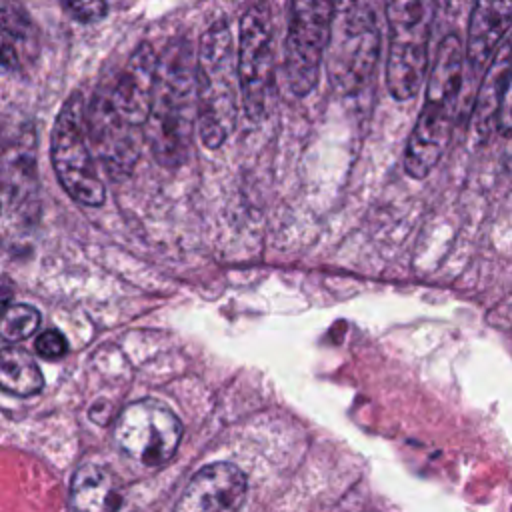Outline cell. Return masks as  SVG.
Returning <instances> with one entry per match:
<instances>
[{"label":"cell","mask_w":512,"mask_h":512,"mask_svg":"<svg viewBox=\"0 0 512 512\" xmlns=\"http://www.w3.org/2000/svg\"><path fill=\"white\" fill-rule=\"evenodd\" d=\"M194 126L198 128L196 58L190 42L178 38L160 54L144 138L160 164L176 168L190 156Z\"/></svg>","instance_id":"cell-1"},{"label":"cell","mask_w":512,"mask_h":512,"mask_svg":"<svg viewBox=\"0 0 512 512\" xmlns=\"http://www.w3.org/2000/svg\"><path fill=\"white\" fill-rule=\"evenodd\" d=\"M238 50L226 20L214 22L200 38L196 54L198 136L218 148L234 132L240 108Z\"/></svg>","instance_id":"cell-2"},{"label":"cell","mask_w":512,"mask_h":512,"mask_svg":"<svg viewBox=\"0 0 512 512\" xmlns=\"http://www.w3.org/2000/svg\"><path fill=\"white\" fill-rule=\"evenodd\" d=\"M376 0H336L328 42V78L336 92L356 94L374 76L380 58Z\"/></svg>","instance_id":"cell-3"},{"label":"cell","mask_w":512,"mask_h":512,"mask_svg":"<svg viewBox=\"0 0 512 512\" xmlns=\"http://www.w3.org/2000/svg\"><path fill=\"white\" fill-rule=\"evenodd\" d=\"M436 0H384L388 22L386 84L396 100L420 90L428 70V42Z\"/></svg>","instance_id":"cell-4"},{"label":"cell","mask_w":512,"mask_h":512,"mask_svg":"<svg viewBox=\"0 0 512 512\" xmlns=\"http://www.w3.org/2000/svg\"><path fill=\"white\" fill-rule=\"evenodd\" d=\"M50 156L56 178L72 200L84 206H100L104 202L106 188L90 152L86 108L80 92L70 94L54 120Z\"/></svg>","instance_id":"cell-5"},{"label":"cell","mask_w":512,"mask_h":512,"mask_svg":"<svg viewBox=\"0 0 512 512\" xmlns=\"http://www.w3.org/2000/svg\"><path fill=\"white\" fill-rule=\"evenodd\" d=\"M336 0H290L284 44V74L296 96H306L320 78Z\"/></svg>","instance_id":"cell-6"},{"label":"cell","mask_w":512,"mask_h":512,"mask_svg":"<svg viewBox=\"0 0 512 512\" xmlns=\"http://www.w3.org/2000/svg\"><path fill=\"white\" fill-rule=\"evenodd\" d=\"M238 30L242 108L248 120L258 122L266 116L274 92V24L268 6L258 2L246 8Z\"/></svg>","instance_id":"cell-7"},{"label":"cell","mask_w":512,"mask_h":512,"mask_svg":"<svg viewBox=\"0 0 512 512\" xmlns=\"http://www.w3.org/2000/svg\"><path fill=\"white\" fill-rule=\"evenodd\" d=\"M112 438L126 456L146 466H160L178 450L182 424L162 402L142 398L122 408L114 422Z\"/></svg>","instance_id":"cell-8"},{"label":"cell","mask_w":512,"mask_h":512,"mask_svg":"<svg viewBox=\"0 0 512 512\" xmlns=\"http://www.w3.org/2000/svg\"><path fill=\"white\" fill-rule=\"evenodd\" d=\"M88 140L108 174L126 176L140 156V128L128 124L100 88L86 110Z\"/></svg>","instance_id":"cell-9"},{"label":"cell","mask_w":512,"mask_h":512,"mask_svg":"<svg viewBox=\"0 0 512 512\" xmlns=\"http://www.w3.org/2000/svg\"><path fill=\"white\" fill-rule=\"evenodd\" d=\"M158 60L160 56H156L154 48L144 42L130 54L128 62L122 70L116 72L114 80L102 86L118 114L134 128L146 126L150 118L158 76Z\"/></svg>","instance_id":"cell-10"},{"label":"cell","mask_w":512,"mask_h":512,"mask_svg":"<svg viewBox=\"0 0 512 512\" xmlns=\"http://www.w3.org/2000/svg\"><path fill=\"white\" fill-rule=\"evenodd\" d=\"M246 488V474L236 464L212 462L194 474L174 512H240Z\"/></svg>","instance_id":"cell-11"},{"label":"cell","mask_w":512,"mask_h":512,"mask_svg":"<svg viewBox=\"0 0 512 512\" xmlns=\"http://www.w3.org/2000/svg\"><path fill=\"white\" fill-rule=\"evenodd\" d=\"M454 108L456 102L424 100L404 152V170L408 176L426 178L438 164L450 140Z\"/></svg>","instance_id":"cell-12"},{"label":"cell","mask_w":512,"mask_h":512,"mask_svg":"<svg viewBox=\"0 0 512 512\" xmlns=\"http://www.w3.org/2000/svg\"><path fill=\"white\" fill-rule=\"evenodd\" d=\"M512 28V0H474L466 60L474 72L486 70Z\"/></svg>","instance_id":"cell-13"},{"label":"cell","mask_w":512,"mask_h":512,"mask_svg":"<svg viewBox=\"0 0 512 512\" xmlns=\"http://www.w3.org/2000/svg\"><path fill=\"white\" fill-rule=\"evenodd\" d=\"M510 76H512V38L500 44L476 92L472 118H470V130L476 140H484L486 136H490L492 128L498 126V112H500Z\"/></svg>","instance_id":"cell-14"},{"label":"cell","mask_w":512,"mask_h":512,"mask_svg":"<svg viewBox=\"0 0 512 512\" xmlns=\"http://www.w3.org/2000/svg\"><path fill=\"white\" fill-rule=\"evenodd\" d=\"M70 504L76 512H116L122 504V486L108 468L84 464L72 476Z\"/></svg>","instance_id":"cell-15"},{"label":"cell","mask_w":512,"mask_h":512,"mask_svg":"<svg viewBox=\"0 0 512 512\" xmlns=\"http://www.w3.org/2000/svg\"><path fill=\"white\" fill-rule=\"evenodd\" d=\"M36 138L34 130L18 132L16 140L4 150V194L6 202L30 204L36 198Z\"/></svg>","instance_id":"cell-16"},{"label":"cell","mask_w":512,"mask_h":512,"mask_svg":"<svg viewBox=\"0 0 512 512\" xmlns=\"http://www.w3.org/2000/svg\"><path fill=\"white\" fill-rule=\"evenodd\" d=\"M466 50L462 46L460 36L448 34L434 56L432 70L426 82V98L428 100H446L456 102L462 86Z\"/></svg>","instance_id":"cell-17"},{"label":"cell","mask_w":512,"mask_h":512,"mask_svg":"<svg viewBox=\"0 0 512 512\" xmlns=\"http://www.w3.org/2000/svg\"><path fill=\"white\" fill-rule=\"evenodd\" d=\"M0 386L14 396H32L44 388V376L32 356L18 346L0 352Z\"/></svg>","instance_id":"cell-18"},{"label":"cell","mask_w":512,"mask_h":512,"mask_svg":"<svg viewBox=\"0 0 512 512\" xmlns=\"http://www.w3.org/2000/svg\"><path fill=\"white\" fill-rule=\"evenodd\" d=\"M34 24L18 0H2V64L4 70L20 66V50L32 46Z\"/></svg>","instance_id":"cell-19"},{"label":"cell","mask_w":512,"mask_h":512,"mask_svg":"<svg viewBox=\"0 0 512 512\" xmlns=\"http://www.w3.org/2000/svg\"><path fill=\"white\" fill-rule=\"evenodd\" d=\"M40 326V312L30 304H12L6 308L2 318V338L4 342H18L34 334Z\"/></svg>","instance_id":"cell-20"},{"label":"cell","mask_w":512,"mask_h":512,"mask_svg":"<svg viewBox=\"0 0 512 512\" xmlns=\"http://www.w3.org/2000/svg\"><path fill=\"white\" fill-rule=\"evenodd\" d=\"M60 4L74 20L82 24L102 20L108 12V6L104 0H60Z\"/></svg>","instance_id":"cell-21"},{"label":"cell","mask_w":512,"mask_h":512,"mask_svg":"<svg viewBox=\"0 0 512 512\" xmlns=\"http://www.w3.org/2000/svg\"><path fill=\"white\" fill-rule=\"evenodd\" d=\"M34 348H36L38 356H42L46 360H58L68 352V342L56 328H48L36 338Z\"/></svg>","instance_id":"cell-22"},{"label":"cell","mask_w":512,"mask_h":512,"mask_svg":"<svg viewBox=\"0 0 512 512\" xmlns=\"http://www.w3.org/2000/svg\"><path fill=\"white\" fill-rule=\"evenodd\" d=\"M498 128L502 134L512 136V76H510V82H508V88H506V94H504V100H502V106L498 112Z\"/></svg>","instance_id":"cell-23"},{"label":"cell","mask_w":512,"mask_h":512,"mask_svg":"<svg viewBox=\"0 0 512 512\" xmlns=\"http://www.w3.org/2000/svg\"><path fill=\"white\" fill-rule=\"evenodd\" d=\"M108 414H110V406L106 402H94L92 408H90V418L98 424H106Z\"/></svg>","instance_id":"cell-24"},{"label":"cell","mask_w":512,"mask_h":512,"mask_svg":"<svg viewBox=\"0 0 512 512\" xmlns=\"http://www.w3.org/2000/svg\"><path fill=\"white\" fill-rule=\"evenodd\" d=\"M506 168L512 172V146H510V150L506 154Z\"/></svg>","instance_id":"cell-25"}]
</instances>
